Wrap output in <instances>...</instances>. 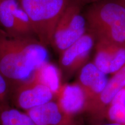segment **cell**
<instances>
[{"instance_id": "obj_13", "label": "cell", "mask_w": 125, "mask_h": 125, "mask_svg": "<svg viewBox=\"0 0 125 125\" xmlns=\"http://www.w3.org/2000/svg\"><path fill=\"white\" fill-rule=\"evenodd\" d=\"M17 0H0V25L9 35L21 37L15 20L14 8Z\"/></svg>"}, {"instance_id": "obj_6", "label": "cell", "mask_w": 125, "mask_h": 125, "mask_svg": "<svg viewBox=\"0 0 125 125\" xmlns=\"http://www.w3.org/2000/svg\"><path fill=\"white\" fill-rule=\"evenodd\" d=\"M94 41V36L90 32H86L61 53L59 60L61 72L70 76L81 70L87 63Z\"/></svg>"}, {"instance_id": "obj_20", "label": "cell", "mask_w": 125, "mask_h": 125, "mask_svg": "<svg viewBox=\"0 0 125 125\" xmlns=\"http://www.w3.org/2000/svg\"></svg>"}, {"instance_id": "obj_9", "label": "cell", "mask_w": 125, "mask_h": 125, "mask_svg": "<svg viewBox=\"0 0 125 125\" xmlns=\"http://www.w3.org/2000/svg\"><path fill=\"white\" fill-rule=\"evenodd\" d=\"M56 98L61 110L70 118L85 111L87 99L83 90L77 82L62 84Z\"/></svg>"}, {"instance_id": "obj_17", "label": "cell", "mask_w": 125, "mask_h": 125, "mask_svg": "<svg viewBox=\"0 0 125 125\" xmlns=\"http://www.w3.org/2000/svg\"><path fill=\"white\" fill-rule=\"evenodd\" d=\"M101 125H121V124H119V123H114V122H111V123H107V124Z\"/></svg>"}, {"instance_id": "obj_4", "label": "cell", "mask_w": 125, "mask_h": 125, "mask_svg": "<svg viewBox=\"0 0 125 125\" xmlns=\"http://www.w3.org/2000/svg\"><path fill=\"white\" fill-rule=\"evenodd\" d=\"M81 7L73 0L56 25L51 45L60 54L86 33V20L81 13Z\"/></svg>"}, {"instance_id": "obj_12", "label": "cell", "mask_w": 125, "mask_h": 125, "mask_svg": "<svg viewBox=\"0 0 125 125\" xmlns=\"http://www.w3.org/2000/svg\"><path fill=\"white\" fill-rule=\"evenodd\" d=\"M61 76L60 70L49 62L37 68L32 75L36 80L49 87L55 94L56 97L62 85Z\"/></svg>"}, {"instance_id": "obj_15", "label": "cell", "mask_w": 125, "mask_h": 125, "mask_svg": "<svg viewBox=\"0 0 125 125\" xmlns=\"http://www.w3.org/2000/svg\"><path fill=\"white\" fill-rule=\"evenodd\" d=\"M12 87L8 80L0 71V106L9 105L11 97Z\"/></svg>"}, {"instance_id": "obj_10", "label": "cell", "mask_w": 125, "mask_h": 125, "mask_svg": "<svg viewBox=\"0 0 125 125\" xmlns=\"http://www.w3.org/2000/svg\"><path fill=\"white\" fill-rule=\"evenodd\" d=\"M108 81L107 74L98 69L94 62H87L81 68L77 83L85 92L87 104L103 92Z\"/></svg>"}, {"instance_id": "obj_3", "label": "cell", "mask_w": 125, "mask_h": 125, "mask_svg": "<svg viewBox=\"0 0 125 125\" xmlns=\"http://www.w3.org/2000/svg\"><path fill=\"white\" fill-rule=\"evenodd\" d=\"M30 19L37 38L51 45L56 26L73 0H17Z\"/></svg>"}, {"instance_id": "obj_18", "label": "cell", "mask_w": 125, "mask_h": 125, "mask_svg": "<svg viewBox=\"0 0 125 125\" xmlns=\"http://www.w3.org/2000/svg\"><path fill=\"white\" fill-rule=\"evenodd\" d=\"M74 125L73 124V123H72V121L68 123H64V124H62V125Z\"/></svg>"}, {"instance_id": "obj_1", "label": "cell", "mask_w": 125, "mask_h": 125, "mask_svg": "<svg viewBox=\"0 0 125 125\" xmlns=\"http://www.w3.org/2000/svg\"><path fill=\"white\" fill-rule=\"evenodd\" d=\"M48 62V50L36 37H13L0 29V71L12 90L30 80Z\"/></svg>"}, {"instance_id": "obj_16", "label": "cell", "mask_w": 125, "mask_h": 125, "mask_svg": "<svg viewBox=\"0 0 125 125\" xmlns=\"http://www.w3.org/2000/svg\"><path fill=\"white\" fill-rule=\"evenodd\" d=\"M79 5L81 6L82 5L86 4H93V3L99 2V1H102V0H75Z\"/></svg>"}, {"instance_id": "obj_14", "label": "cell", "mask_w": 125, "mask_h": 125, "mask_svg": "<svg viewBox=\"0 0 125 125\" xmlns=\"http://www.w3.org/2000/svg\"><path fill=\"white\" fill-rule=\"evenodd\" d=\"M0 125H35L26 112L7 106H0Z\"/></svg>"}, {"instance_id": "obj_11", "label": "cell", "mask_w": 125, "mask_h": 125, "mask_svg": "<svg viewBox=\"0 0 125 125\" xmlns=\"http://www.w3.org/2000/svg\"><path fill=\"white\" fill-rule=\"evenodd\" d=\"M35 125H61L72 121V119L61 110L57 101L52 100L26 111Z\"/></svg>"}, {"instance_id": "obj_19", "label": "cell", "mask_w": 125, "mask_h": 125, "mask_svg": "<svg viewBox=\"0 0 125 125\" xmlns=\"http://www.w3.org/2000/svg\"><path fill=\"white\" fill-rule=\"evenodd\" d=\"M119 1H121V2H122V3H123V4H124V5H125V0H119Z\"/></svg>"}, {"instance_id": "obj_5", "label": "cell", "mask_w": 125, "mask_h": 125, "mask_svg": "<svg viewBox=\"0 0 125 125\" xmlns=\"http://www.w3.org/2000/svg\"><path fill=\"white\" fill-rule=\"evenodd\" d=\"M55 94L49 87L32 76L27 82L13 88L10 98L16 107L26 111L53 100Z\"/></svg>"}, {"instance_id": "obj_8", "label": "cell", "mask_w": 125, "mask_h": 125, "mask_svg": "<svg viewBox=\"0 0 125 125\" xmlns=\"http://www.w3.org/2000/svg\"><path fill=\"white\" fill-rule=\"evenodd\" d=\"M94 64L105 74H114L125 65V46L97 40Z\"/></svg>"}, {"instance_id": "obj_7", "label": "cell", "mask_w": 125, "mask_h": 125, "mask_svg": "<svg viewBox=\"0 0 125 125\" xmlns=\"http://www.w3.org/2000/svg\"><path fill=\"white\" fill-rule=\"evenodd\" d=\"M125 87V65L114 73L108 81L104 89L93 100L87 103L85 111L93 121L100 122L107 118L108 109L120 91Z\"/></svg>"}, {"instance_id": "obj_2", "label": "cell", "mask_w": 125, "mask_h": 125, "mask_svg": "<svg viewBox=\"0 0 125 125\" xmlns=\"http://www.w3.org/2000/svg\"><path fill=\"white\" fill-rule=\"evenodd\" d=\"M85 17L87 28L95 38L125 46V5L119 0L92 4Z\"/></svg>"}]
</instances>
